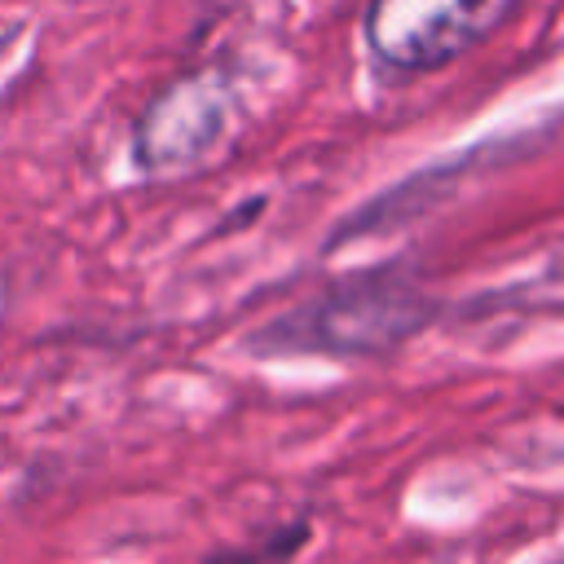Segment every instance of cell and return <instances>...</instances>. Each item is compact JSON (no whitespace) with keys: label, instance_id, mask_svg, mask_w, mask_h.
<instances>
[{"label":"cell","instance_id":"1","mask_svg":"<svg viewBox=\"0 0 564 564\" xmlns=\"http://www.w3.org/2000/svg\"><path fill=\"white\" fill-rule=\"evenodd\" d=\"M441 300L427 295L401 269H366L339 278L300 304L273 313L247 335V348L260 357H335V361H375L397 352L423 326H432Z\"/></svg>","mask_w":564,"mask_h":564},{"label":"cell","instance_id":"2","mask_svg":"<svg viewBox=\"0 0 564 564\" xmlns=\"http://www.w3.org/2000/svg\"><path fill=\"white\" fill-rule=\"evenodd\" d=\"M238 132H242V101L234 84L220 70L203 66L176 75L145 101V110L132 123V163L150 181L194 176L220 163V154H229Z\"/></svg>","mask_w":564,"mask_h":564},{"label":"cell","instance_id":"3","mask_svg":"<svg viewBox=\"0 0 564 564\" xmlns=\"http://www.w3.org/2000/svg\"><path fill=\"white\" fill-rule=\"evenodd\" d=\"M520 0H370L361 18L366 48L397 75H423L485 44Z\"/></svg>","mask_w":564,"mask_h":564},{"label":"cell","instance_id":"4","mask_svg":"<svg viewBox=\"0 0 564 564\" xmlns=\"http://www.w3.org/2000/svg\"><path fill=\"white\" fill-rule=\"evenodd\" d=\"M304 542H308V520H291V524H273L251 542H238L234 551L207 555V564H286Z\"/></svg>","mask_w":564,"mask_h":564}]
</instances>
